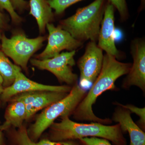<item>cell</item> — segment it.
<instances>
[{
	"label": "cell",
	"instance_id": "603a6c76",
	"mask_svg": "<svg viewBox=\"0 0 145 145\" xmlns=\"http://www.w3.org/2000/svg\"><path fill=\"white\" fill-rule=\"evenodd\" d=\"M15 10L22 12L28 9L29 4L25 0H9Z\"/></svg>",
	"mask_w": 145,
	"mask_h": 145
},
{
	"label": "cell",
	"instance_id": "9a60e30c",
	"mask_svg": "<svg viewBox=\"0 0 145 145\" xmlns=\"http://www.w3.org/2000/svg\"><path fill=\"white\" fill-rule=\"evenodd\" d=\"M8 102L4 115L5 121L0 126V130L2 131L11 127H20L23 125L24 121H26L27 112L24 104L18 100Z\"/></svg>",
	"mask_w": 145,
	"mask_h": 145
},
{
	"label": "cell",
	"instance_id": "5b68a950",
	"mask_svg": "<svg viewBox=\"0 0 145 145\" xmlns=\"http://www.w3.org/2000/svg\"><path fill=\"white\" fill-rule=\"evenodd\" d=\"M46 39V36H42L29 39L24 32L20 31L14 33L10 38L3 34L1 48L16 65L27 72V64L30 58L42 47Z\"/></svg>",
	"mask_w": 145,
	"mask_h": 145
},
{
	"label": "cell",
	"instance_id": "277c9868",
	"mask_svg": "<svg viewBox=\"0 0 145 145\" xmlns=\"http://www.w3.org/2000/svg\"><path fill=\"white\" fill-rule=\"evenodd\" d=\"M86 91L80 85L75 84L67 96L60 101L43 109L36 117L34 123L27 129L29 137L36 142L45 131L59 117L71 115L86 94Z\"/></svg>",
	"mask_w": 145,
	"mask_h": 145
},
{
	"label": "cell",
	"instance_id": "484cf974",
	"mask_svg": "<svg viewBox=\"0 0 145 145\" xmlns=\"http://www.w3.org/2000/svg\"><path fill=\"white\" fill-rule=\"evenodd\" d=\"M145 0H141V4H140V8H139V11H141L144 10L145 8Z\"/></svg>",
	"mask_w": 145,
	"mask_h": 145
},
{
	"label": "cell",
	"instance_id": "cb8c5ba5",
	"mask_svg": "<svg viewBox=\"0 0 145 145\" xmlns=\"http://www.w3.org/2000/svg\"><path fill=\"white\" fill-rule=\"evenodd\" d=\"M8 21L6 17L0 11V30L6 29L8 26Z\"/></svg>",
	"mask_w": 145,
	"mask_h": 145
},
{
	"label": "cell",
	"instance_id": "8992f818",
	"mask_svg": "<svg viewBox=\"0 0 145 145\" xmlns=\"http://www.w3.org/2000/svg\"><path fill=\"white\" fill-rule=\"evenodd\" d=\"M75 53L76 50L62 52L50 59L40 60L34 58L30 62L37 68L51 72L60 82L72 86L77 83L78 79V75L72 72V69L75 64Z\"/></svg>",
	"mask_w": 145,
	"mask_h": 145
},
{
	"label": "cell",
	"instance_id": "8fae6325",
	"mask_svg": "<svg viewBox=\"0 0 145 145\" xmlns=\"http://www.w3.org/2000/svg\"><path fill=\"white\" fill-rule=\"evenodd\" d=\"M72 86H51L43 84L29 80L21 70L16 72L15 80L12 85L4 89L1 96L2 103L8 102L13 96L19 93L34 91H48L69 93Z\"/></svg>",
	"mask_w": 145,
	"mask_h": 145
},
{
	"label": "cell",
	"instance_id": "30bf717a",
	"mask_svg": "<svg viewBox=\"0 0 145 145\" xmlns=\"http://www.w3.org/2000/svg\"><path fill=\"white\" fill-rule=\"evenodd\" d=\"M68 93L48 91H34L19 93L13 96L8 102L18 100L24 104L26 110L27 121L39 110L63 99Z\"/></svg>",
	"mask_w": 145,
	"mask_h": 145
},
{
	"label": "cell",
	"instance_id": "44dd1931",
	"mask_svg": "<svg viewBox=\"0 0 145 145\" xmlns=\"http://www.w3.org/2000/svg\"><path fill=\"white\" fill-rule=\"evenodd\" d=\"M116 8L122 21L126 20L129 16L126 0H107Z\"/></svg>",
	"mask_w": 145,
	"mask_h": 145
},
{
	"label": "cell",
	"instance_id": "52a82bcc",
	"mask_svg": "<svg viewBox=\"0 0 145 145\" xmlns=\"http://www.w3.org/2000/svg\"><path fill=\"white\" fill-rule=\"evenodd\" d=\"M46 28L49 33L47 45L43 52L35 57L36 59H50L59 54L63 50H76L83 46L82 42L74 39L59 25L55 27L53 24L48 23L47 24Z\"/></svg>",
	"mask_w": 145,
	"mask_h": 145
},
{
	"label": "cell",
	"instance_id": "3957f363",
	"mask_svg": "<svg viewBox=\"0 0 145 145\" xmlns=\"http://www.w3.org/2000/svg\"><path fill=\"white\" fill-rule=\"evenodd\" d=\"M107 3V0H95L87 6L78 8L74 15L60 21L59 25L80 41L96 42Z\"/></svg>",
	"mask_w": 145,
	"mask_h": 145
},
{
	"label": "cell",
	"instance_id": "4316f807",
	"mask_svg": "<svg viewBox=\"0 0 145 145\" xmlns=\"http://www.w3.org/2000/svg\"><path fill=\"white\" fill-rule=\"evenodd\" d=\"M4 88L3 87L2 84L0 83V108L1 106L2 103L1 100V96L2 93L3 91Z\"/></svg>",
	"mask_w": 145,
	"mask_h": 145
},
{
	"label": "cell",
	"instance_id": "ac0fdd59",
	"mask_svg": "<svg viewBox=\"0 0 145 145\" xmlns=\"http://www.w3.org/2000/svg\"><path fill=\"white\" fill-rule=\"evenodd\" d=\"M56 15H59L71 6L83 0H47Z\"/></svg>",
	"mask_w": 145,
	"mask_h": 145
},
{
	"label": "cell",
	"instance_id": "7c38bea8",
	"mask_svg": "<svg viewBox=\"0 0 145 145\" xmlns=\"http://www.w3.org/2000/svg\"><path fill=\"white\" fill-rule=\"evenodd\" d=\"M114 33V7L107 1L101 23L98 46L106 54L118 59L120 52L115 45Z\"/></svg>",
	"mask_w": 145,
	"mask_h": 145
},
{
	"label": "cell",
	"instance_id": "e0dca14e",
	"mask_svg": "<svg viewBox=\"0 0 145 145\" xmlns=\"http://www.w3.org/2000/svg\"><path fill=\"white\" fill-rule=\"evenodd\" d=\"M20 70H21V68L13 64L3 51L0 50V75L2 78V85L4 88L13 84L16 72Z\"/></svg>",
	"mask_w": 145,
	"mask_h": 145
},
{
	"label": "cell",
	"instance_id": "d4e9b609",
	"mask_svg": "<svg viewBox=\"0 0 145 145\" xmlns=\"http://www.w3.org/2000/svg\"><path fill=\"white\" fill-rule=\"evenodd\" d=\"M0 145H5L4 140L2 131L0 130Z\"/></svg>",
	"mask_w": 145,
	"mask_h": 145
},
{
	"label": "cell",
	"instance_id": "7a4b0ae2",
	"mask_svg": "<svg viewBox=\"0 0 145 145\" xmlns=\"http://www.w3.org/2000/svg\"><path fill=\"white\" fill-rule=\"evenodd\" d=\"M50 128V140L54 142L79 140L89 137L104 138L114 145H127L126 141L119 124L109 126L97 123H81L71 121L68 116L61 118Z\"/></svg>",
	"mask_w": 145,
	"mask_h": 145
},
{
	"label": "cell",
	"instance_id": "2e32d148",
	"mask_svg": "<svg viewBox=\"0 0 145 145\" xmlns=\"http://www.w3.org/2000/svg\"><path fill=\"white\" fill-rule=\"evenodd\" d=\"M29 15L36 19L40 34L45 32L47 24L54 20L52 8L47 0H29Z\"/></svg>",
	"mask_w": 145,
	"mask_h": 145
},
{
	"label": "cell",
	"instance_id": "4fadbf2b",
	"mask_svg": "<svg viewBox=\"0 0 145 145\" xmlns=\"http://www.w3.org/2000/svg\"><path fill=\"white\" fill-rule=\"evenodd\" d=\"M112 116V120L118 123L122 132L129 135L130 145H145V132L133 121L129 110L118 105Z\"/></svg>",
	"mask_w": 145,
	"mask_h": 145
},
{
	"label": "cell",
	"instance_id": "9c48e42d",
	"mask_svg": "<svg viewBox=\"0 0 145 145\" xmlns=\"http://www.w3.org/2000/svg\"><path fill=\"white\" fill-rule=\"evenodd\" d=\"M133 63L124 80L122 86L127 89L134 86L145 91V41L143 38L133 39L130 45Z\"/></svg>",
	"mask_w": 145,
	"mask_h": 145
},
{
	"label": "cell",
	"instance_id": "f1b7e54d",
	"mask_svg": "<svg viewBox=\"0 0 145 145\" xmlns=\"http://www.w3.org/2000/svg\"><path fill=\"white\" fill-rule=\"evenodd\" d=\"M0 126H1V125H0Z\"/></svg>",
	"mask_w": 145,
	"mask_h": 145
},
{
	"label": "cell",
	"instance_id": "5bb4252c",
	"mask_svg": "<svg viewBox=\"0 0 145 145\" xmlns=\"http://www.w3.org/2000/svg\"><path fill=\"white\" fill-rule=\"evenodd\" d=\"M10 145H79L75 140L54 142L50 140H42L34 142L29 137L27 129L24 125L18 128L11 127L7 130Z\"/></svg>",
	"mask_w": 145,
	"mask_h": 145
},
{
	"label": "cell",
	"instance_id": "6da1fadb",
	"mask_svg": "<svg viewBox=\"0 0 145 145\" xmlns=\"http://www.w3.org/2000/svg\"><path fill=\"white\" fill-rule=\"evenodd\" d=\"M131 63L121 62L116 57L106 53L104 55L101 72L93 83L88 93H86L72 113L78 121H89L103 124L111 123L109 119H101L94 114L92 106L97 98L106 91L115 90L117 79L127 75Z\"/></svg>",
	"mask_w": 145,
	"mask_h": 145
},
{
	"label": "cell",
	"instance_id": "ffe728a7",
	"mask_svg": "<svg viewBox=\"0 0 145 145\" xmlns=\"http://www.w3.org/2000/svg\"><path fill=\"white\" fill-rule=\"evenodd\" d=\"M117 105L120 106L129 110L131 113H135L140 117V119L138 121V123L141 127L142 129L145 130V107L141 108L137 107L131 104H127V105H124L117 103L115 104Z\"/></svg>",
	"mask_w": 145,
	"mask_h": 145
},
{
	"label": "cell",
	"instance_id": "d6986e66",
	"mask_svg": "<svg viewBox=\"0 0 145 145\" xmlns=\"http://www.w3.org/2000/svg\"><path fill=\"white\" fill-rule=\"evenodd\" d=\"M4 10L9 13L13 23L19 24L22 22V18L14 10L9 0H0V11Z\"/></svg>",
	"mask_w": 145,
	"mask_h": 145
},
{
	"label": "cell",
	"instance_id": "ba28073f",
	"mask_svg": "<svg viewBox=\"0 0 145 145\" xmlns=\"http://www.w3.org/2000/svg\"><path fill=\"white\" fill-rule=\"evenodd\" d=\"M103 57V50L96 42H89L84 53L77 63L80 72L79 85L81 87L94 82L101 72Z\"/></svg>",
	"mask_w": 145,
	"mask_h": 145
},
{
	"label": "cell",
	"instance_id": "7402d4cb",
	"mask_svg": "<svg viewBox=\"0 0 145 145\" xmlns=\"http://www.w3.org/2000/svg\"><path fill=\"white\" fill-rule=\"evenodd\" d=\"M78 141L79 145H112L108 140L100 137H85Z\"/></svg>",
	"mask_w": 145,
	"mask_h": 145
},
{
	"label": "cell",
	"instance_id": "83f0119b",
	"mask_svg": "<svg viewBox=\"0 0 145 145\" xmlns=\"http://www.w3.org/2000/svg\"><path fill=\"white\" fill-rule=\"evenodd\" d=\"M2 36V34H1V30H0V48L1 47V39Z\"/></svg>",
	"mask_w": 145,
	"mask_h": 145
}]
</instances>
